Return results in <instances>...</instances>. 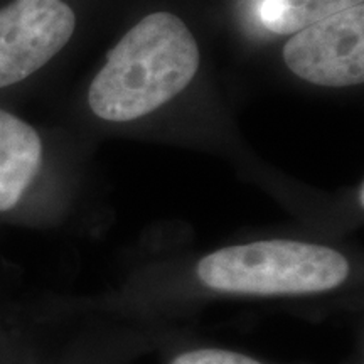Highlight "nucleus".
<instances>
[{
  "mask_svg": "<svg viewBox=\"0 0 364 364\" xmlns=\"http://www.w3.org/2000/svg\"><path fill=\"white\" fill-rule=\"evenodd\" d=\"M78 27L66 0H11L0 9V90L29 80L58 56Z\"/></svg>",
  "mask_w": 364,
  "mask_h": 364,
  "instance_id": "4",
  "label": "nucleus"
},
{
  "mask_svg": "<svg viewBox=\"0 0 364 364\" xmlns=\"http://www.w3.org/2000/svg\"><path fill=\"white\" fill-rule=\"evenodd\" d=\"M359 4H364V0H248L247 12L258 31L287 38L295 31Z\"/></svg>",
  "mask_w": 364,
  "mask_h": 364,
  "instance_id": "6",
  "label": "nucleus"
},
{
  "mask_svg": "<svg viewBox=\"0 0 364 364\" xmlns=\"http://www.w3.org/2000/svg\"><path fill=\"white\" fill-rule=\"evenodd\" d=\"M193 275L203 290L226 297H318L348 287L354 265L332 245L267 238L211 250L194 263Z\"/></svg>",
  "mask_w": 364,
  "mask_h": 364,
  "instance_id": "2",
  "label": "nucleus"
},
{
  "mask_svg": "<svg viewBox=\"0 0 364 364\" xmlns=\"http://www.w3.org/2000/svg\"><path fill=\"white\" fill-rule=\"evenodd\" d=\"M167 364H267L247 353L216 346H198L172 354Z\"/></svg>",
  "mask_w": 364,
  "mask_h": 364,
  "instance_id": "7",
  "label": "nucleus"
},
{
  "mask_svg": "<svg viewBox=\"0 0 364 364\" xmlns=\"http://www.w3.org/2000/svg\"><path fill=\"white\" fill-rule=\"evenodd\" d=\"M282 61L295 78L321 88H354L364 80V4L287 36Z\"/></svg>",
  "mask_w": 364,
  "mask_h": 364,
  "instance_id": "3",
  "label": "nucleus"
},
{
  "mask_svg": "<svg viewBox=\"0 0 364 364\" xmlns=\"http://www.w3.org/2000/svg\"><path fill=\"white\" fill-rule=\"evenodd\" d=\"M199 68L201 49L188 22L176 12L154 11L108 51L86 91V105L103 124H135L181 97Z\"/></svg>",
  "mask_w": 364,
  "mask_h": 364,
  "instance_id": "1",
  "label": "nucleus"
},
{
  "mask_svg": "<svg viewBox=\"0 0 364 364\" xmlns=\"http://www.w3.org/2000/svg\"><path fill=\"white\" fill-rule=\"evenodd\" d=\"M44 164L43 136L24 118L0 108V215L22 203Z\"/></svg>",
  "mask_w": 364,
  "mask_h": 364,
  "instance_id": "5",
  "label": "nucleus"
}]
</instances>
